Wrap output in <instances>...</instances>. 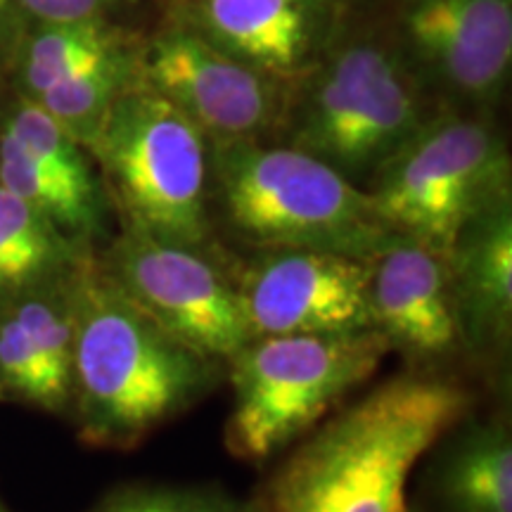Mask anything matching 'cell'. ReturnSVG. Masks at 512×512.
Instances as JSON below:
<instances>
[{
    "label": "cell",
    "instance_id": "cell-1",
    "mask_svg": "<svg viewBox=\"0 0 512 512\" xmlns=\"http://www.w3.org/2000/svg\"><path fill=\"white\" fill-rule=\"evenodd\" d=\"M72 294V401L91 444H140L226 375V363L188 347L147 316L95 252L74 268Z\"/></svg>",
    "mask_w": 512,
    "mask_h": 512
},
{
    "label": "cell",
    "instance_id": "cell-2",
    "mask_svg": "<svg viewBox=\"0 0 512 512\" xmlns=\"http://www.w3.org/2000/svg\"><path fill=\"white\" fill-rule=\"evenodd\" d=\"M472 408L463 384L420 370L382 382L294 451L268 512H408L413 465Z\"/></svg>",
    "mask_w": 512,
    "mask_h": 512
},
{
    "label": "cell",
    "instance_id": "cell-3",
    "mask_svg": "<svg viewBox=\"0 0 512 512\" xmlns=\"http://www.w3.org/2000/svg\"><path fill=\"white\" fill-rule=\"evenodd\" d=\"M211 221L249 249H325L373 259L399 235L370 195L320 159L278 140H226L209 150Z\"/></svg>",
    "mask_w": 512,
    "mask_h": 512
},
{
    "label": "cell",
    "instance_id": "cell-4",
    "mask_svg": "<svg viewBox=\"0 0 512 512\" xmlns=\"http://www.w3.org/2000/svg\"><path fill=\"white\" fill-rule=\"evenodd\" d=\"M434 110L399 46L373 36L337 38L290 86L275 140L366 190Z\"/></svg>",
    "mask_w": 512,
    "mask_h": 512
},
{
    "label": "cell",
    "instance_id": "cell-5",
    "mask_svg": "<svg viewBox=\"0 0 512 512\" xmlns=\"http://www.w3.org/2000/svg\"><path fill=\"white\" fill-rule=\"evenodd\" d=\"M209 138L136 79L107 114L91 157L121 228L188 247H216L209 207Z\"/></svg>",
    "mask_w": 512,
    "mask_h": 512
},
{
    "label": "cell",
    "instance_id": "cell-6",
    "mask_svg": "<svg viewBox=\"0 0 512 512\" xmlns=\"http://www.w3.org/2000/svg\"><path fill=\"white\" fill-rule=\"evenodd\" d=\"M366 192L389 233L446 254L475 216L512 197L508 145L482 112L437 107Z\"/></svg>",
    "mask_w": 512,
    "mask_h": 512
},
{
    "label": "cell",
    "instance_id": "cell-7",
    "mask_svg": "<svg viewBox=\"0 0 512 512\" xmlns=\"http://www.w3.org/2000/svg\"><path fill=\"white\" fill-rule=\"evenodd\" d=\"M387 354L377 330L249 339L226 363L233 387L228 451L264 463L373 377Z\"/></svg>",
    "mask_w": 512,
    "mask_h": 512
},
{
    "label": "cell",
    "instance_id": "cell-8",
    "mask_svg": "<svg viewBox=\"0 0 512 512\" xmlns=\"http://www.w3.org/2000/svg\"><path fill=\"white\" fill-rule=\"evenodd\" d=\"M98 259L147 316L200 354L228 363L252 339L233 268L216 247L174 245L121 228Z\"/></svg>",
    "mask_w": 512,
    "mask_h": 512
},
{
    "label": "cell",
    "instance_id": "cell-9",
    "mask_svg": "<svg viewBox=\"0 0 512 512\" xmlns=\"http://www.w3.org/2000/svg\"><path fill=\"white\" fill-rule=\"evenodd\" d=\"M138 79L209 143L275 140L290 98V83L226 55L176 19L138 46Z\"/></svg>",
    "mask_w": 512,
    "mask_h": 512
},
{
    "label": "cell",
    "instance_id": "cell-10",
    "mask_svg": "<svg viewBox=\"0 0 512 512\" xmlns=\"http://www.w3.org/2000/svg\"><path fill=\"white\" fill-rule=\"evenodd\" d=\"M399 50L439 107L486 114L512 67V0H403Z\"/></svg>",
    "mask_w": 512,
    "mask_h": 512
},
{
    "label": "cell",
    "instance_id": "cell-11",
    "mask_svg": "<svg viewBox=\"0 0 512 512\" xmlns=\"http://www.w3.org/2000/svg\"><path fill=\"white\" fill-rule=\"evenodd\" d=\"M373 259L325 249H252L233 271L249 337L373 330Z\"/></svg>",
    "mask_w": 512,
    "mask_h": 512
},
{
    "label": "cell",
    "instance_id": "cell-12",
    "mask_svg": "<svg viewBox=\"0 0 512 512\" xmlns=\"http://www.w3.org/2000/svg\"><path fill=\"white\" fill-rule=\"evenodd\" d=\"M0 183L81 247L112 240V202L88 150L24 95L0 126Z\"/></svg>",
    "mask_w": 512,
    "mask_h": 512
},
{
    "label": "cell",
    "instance_id": "cell-13",
    "mask_svg": "<svg viewBox=\"0 0 512 512\" xmlns=\"http://www.w3.org/2000/svg\"><path fill=\"white\" fill-rule=\"evenodd\" d=\"M176 5V22L290 86L339 38V0H178Z\"/></svg>",
    "mask_w": 512,
    "mask_h": 512
},
{
    "label": "cell",
    "instance_id": "cell-14",
    "mask_svg": "<svg viewBox=\"0 0 512 512\" xmlns=\"http://www.w3.org/2000/svg\"><path fill=\"white\" fill-rule=\"evenodd\" d=\"M373 330L415 370L463 349L446 254L396 238L373 256L368 285Z\"/></svg>",
    "mask_w": 512,
    "mask_h": 512
},
{
    "label": "cell",
    "instance_id": "cell-15",
    "mask_svg": "<svg viewBox=\"0 0 512 512\" xmlns=\"http://www.w3.org/2000/svg\"><path fill=\"white\" fill-rule=\"evenodd\" d=\"M446 261L463 349L503 351L512 332V197L467 223Z\"/></svg>",
    "mask_w": 512,
    "mask_h": 512
},
{
    "label": "cell",
    "instance_id": "cell-16",
    "mask_svg": "<svg viewBox=\"0 0 512 512\" xmlns=\"http://www.w3.org/2000/svg\"><path fill=\"white\" fill-rule=\"evenodd\" d=\"M91 252L0 183V302L74 271Z\"/></svg>",
    "mask_w": 512,
    "mask_h": 512
},
{
    "label": "cell",
    "instance_id": "cell-17",
    "mask_svg": "<svg viewBox=\"0 0 512 512\" xmlns=\"http://www.w3.org/2000/svg\"><path fill=\"white\" fill-rule=\"evenodd\" d=\"M437 489L448 512H512V439L503 422L470 427L448 448Z\"/></svg>",
    "mask_w": 512,
    "mask_h": 512
},
{
    "label": "cell",
    "instance_id": "cell-18",
    "mask_svg": "<svg viewBox=\"0 0 512 512\" xmlns=\"http://www.w3.org/2000/svg\"><path fill=\"white\" fill-rule=\"evenodd\" d=\"M138 79V46H121L100 62L57 81L34 102L91 155L102 124L121 93Z\"/></svg>",
    "mask_w": 512,
    "mask_h": 512
},
{
    "label": "cell",
    "instance_id": "cell-19",
    "mask_svg": "<svg viewBox=\"0 0 512 512\" xmlns=\"http://www.w3.org/2000/svg\"><path fill=\"white\" fill-rule=\"evenodd\" d=\"M126 38L100 22L36 24L34 34L19 46V81L22 95L36 100L43 91L67 79L88 64L100 62L114 50L126 46Z\"/></svg>",
    "mask_w": 512,
    "mask_h": 512
},
{
    "label": "cell",
    "instance_id": "cell-20",
    "mask_svg": "<svg viewBox=\"0 0 512 512\" xmlns=\"http://www.w3.org/2000/svg\"><path fill=\"white\" fill-rule=\"evenodd\" d=\"M74 271L57 275L46 283L5 299V306L27 332L31 347L62 399L72 403V363H74Z\"/></svg>",
    "mask_w": 512,
    "mask_h": 512
},
{
    "label": "cell",
    "instance_id": "cell-21",
    "mask_svg": "<svg viewBox=\"0 0 512 512\" xmlns=\"http://www.w3.org/2000/svg\"><path fill=\"white\" fill-rule=\"evenodd\" d=\"M91 512H268L266 501H238L216 486L128 484L114 489Z\"/></svg>",
    "mask_w": 512,
    "mask_h": 512
},
{
    "label": "cell",
    "instance_id": "cell-22",
    "mask_svg": "<svg viewBox=\"0 0 512 512\" xmlns=\"http://www.w3.org/2000/svg\"><path fill=\"white\" fill-rule=\"evenodd\" d=\"M0 389L46 411H64L69 406L57 392L12 311L0 302Z\"/></svg>",
    "mask_w": 512,
    "mask_h": 512
},
{
    "label": "cell",
    "instance_id": "cell-23",
    "mask_svg": "<svg viewBox=\"0 0 512 512\" xmlns=\"http://www.w3.org/2000/svg\"><path fill=\"white\" fill-rule=\"evenodd\" d=\"M22 17L36 24L100 22L114 0H17Z\"/></svg>",
    "mask_w": 512,
    "mask_h": 512
},
{
    "label": "cell",
    "instance_id": "cell-24",
    "mask_svg": "<svg viewBox=\"0 0 512 512\" xmlns=\"http://www.w3.org/2000/svg\"><path fill=\"white\" fill-rule=\"evenodd\" d=\"M0 512H8V510H5V508H3V505H0Z\"/></svg>",
    "mask_w": 512,
    "mask_h": 512
},
{
    "label": "cell",
    "instance_id": "cell-25",
    "mask_svg": "<svg viewBox=\"0 0 512 512\" xmlns=\"http://www.w3.org/2000/svg\"><path fill=\"white\" fill-rule=\"evenodd\" d=\"M339 3H342V5H344V3H349V0H339Z\"/></svg>",
    "mask_w": 512,
    "mask_h": 512
},
{
    "label": "cell",
    "instance_id": "cell-26",
    "mask_svg": "<svg viewBox=\"0 0 512 512\" xmlns=\"http://www.w3.org/2000/svg\"><path fill=\"white\" fill-rule=\"evenodd\" d=\"M174 3H178V0H174Z\"/></svg>",
    "mask_w": 512,
    "mask_h": 512
},
{
    "label": "cell",
    "instance_id": "cell-27",
    "mask_svg": "<svg viewBox=\"0 0 512 512\" xmlns=\"http://www.w3.org/2000/svg\"><path fill=\"white\" fill-rule=\"evenodd\" d=\"M408 512H411V510H408Z\"/></svg>",
    "mask_w": 512,
    "mask_h": 512
}]
</instances>
